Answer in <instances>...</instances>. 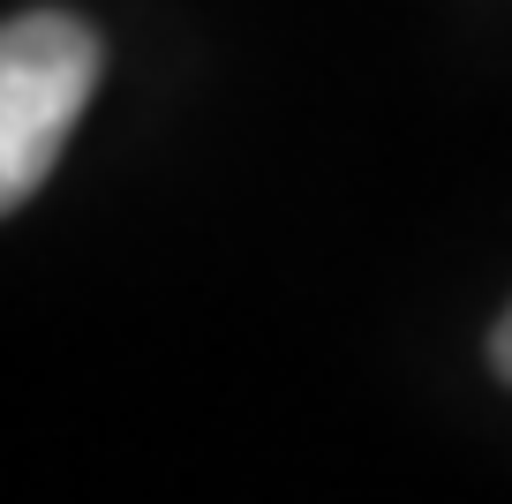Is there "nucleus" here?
Returning <instances> with one entry per match:
<instances>
[{
    "label": "nucleus",
    "instance_id": "1",
    "mask_svg": "<svg viewBox=\"0 0 512 504\" xmlns=\"http://www.w3.org/2000/svg\"><path fill=\"white\" fill-rule=\"evenodd\" d=\"M98 31L61 8H31L0 38V204L23 211L46 189L68 128L98 91Z\"/></svg>",
    "mask_w": 512,
    "mask_h": 504
},
{
    "label": "nucleus",
    "instance_id": "2",
    "mask_svg": "<svg viewBox=\"0 0 512 504\" xmlns=\"http://www.w3.org/2000/svg\"><path fill=\"white\" fill-rule=\"evenodd\" d=\"M490 369H497V377L512 384V309L497 316V331H490Z\"/></svg>",
    "mask_w": 512,
    "mask_h": 504
}]
</instances>
